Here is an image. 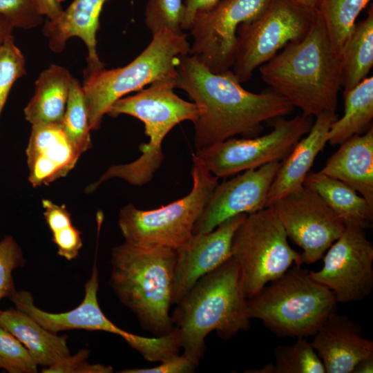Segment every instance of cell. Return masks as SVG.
I'll use <instances>...</instances> for the list:
<instances>
[{
	"instance_id": "obj_1",
	"label": "cell",
	"mask_w": 373,
	"mask_h": 373,
	"mask_svg": "<svg viewBox=\"0 0 373 373\" xmlns=\"http://www.w3.org/2000/svg\"><path fill=\"white\" fill-rule=\"evenodd\" d=\"M175 88L185 91L199 109L194 124L196 151L238 135H254L267 121L283 117L294 108L272 92L245 90L232 70L210 71L194 55L180 57Z\"/></svg>"
},
{
	"instance_id": "obj_2",
	"label": "cell",
	"mask_w": 373,
	"mask_h": 373,
	"mask_svg": "<svg viewBox=\"0 0 373 373\" xmlns=\"http://www.w3.org/2000/svg\"><path fill=\"white\" fill-rule=\"evenodd\" d=\"M262 79L302 114L317 116L336 112L341 87V57L317 12L306 36L287 44L259 67Z\"/></svg>"
},
{
	"instance_id": "obj_3",
	"label": "cell",
	"mask_w": 373,
	"mask_h": 373,
	"mask_svg": "<svg viewBox=\"0 0 373 373\" xmlns=\"http://www.w3.org/2000/svg\"><path fill=\"white\" fill-rule=\"evenodd\" d=\"M171 315L183 354L199 365L213 331L227 340L250 327L240 268L231 256L199 279Z\"/></svg>"
},
{
	"instance_id": "obj_4",
	"label": "cell",
	"mask_w": 373,
	"mask_h": 373,
	"mask_svg": "<svg viewBox=\"0 0 373 373\" xmlns=\"http://www.w3.org/2000/svg\"><path fill=\"white\" fill-rule=\"evenodd\" d=\"M175 250L124 242L112 249L110 285L142 327L160 336L171 332Z\"/></svg>"
},
{
	"instance_id": "obj_5",
	"label": "cell",
	"mask_w": 373,
	"mask_h": 373,
	"mask_svg": "<svg viewBox=\"0 0 373 373\" xmlns=\"http://www.w3.org/2000/svg\"><path fill=\"white\" fill-rule=\"evenodd\" d=\"M337 304L333 293L314 280L307 269L294 265L247 299V313L279 337L307 338L336 311Z\"/></svg>"
},
{
	"instance_id": "obj_6",
	"label": "cell",
	"mask_w": 373,
	"mask_h": 373,
	"mask_svg": "<svg viewBox=\"0 0 373 373\" xmlns=\"http://www.w3.org/2000/svg\"><path fill=\"white\" fill-rule=\"evenodd\" d=\"M190 49L182 32L164 30L153 35L146 48L124 67L86 68L82 88L90 131L99 128L103 117L119 99L155 81L176 77L180 59Z\"/></svg>"
},
{
	"instance_id": "obj_7",
	"label": "cell",
	"mask_w": 373,
	"mask_h": 373,
	"mask_svg": "<svg viewBox=\"0 0 373 373\" xmlns=\"http://www.w3.org/2000/svg\"><path fill=\"white\" fill-rule=\"evenodd\" d=\"M193 186L189 194L152 210L130 203L119 213L118 226L128 244L176 249L193 234V228L212 191L218 184L202 161L193 155Z\"/></svg>"
},
{
	"instance_id": "obj_8",
	"label": "cell",
	"mask_w": 373,
	"mask_h": 373,
	"mask_svg": "<svg viewBox=\"0 0 373 373\" xmlns=\"http://www.w3.org/2000/svg\"><path fill=\"white\" fill-rule=\"evenodd\" d=\"M271 207L247 214L236 230L231 256L239 265L241 285L248 299L267 283L282 276L293 265L303 263Z\"/></svg>"
},
{
	"instance_id": "obj_9",
	"label": "cell",
	"mask_w": 373,
	"mask_h": 373,
	"mask_svg": "<svg viewBox=\"0 0 373 373\" xmlns=\"http://www.w3.org/2000/svg\"><path fill=\"white\" fill-rule=\"evenodd\" d=\"M317 11L290 0H269L255 19L239 26L235 59L231 68L240 83L270 60L287 44L302 40L311 29Z\"/></svg>"
},
{
	"instance_id": "obj_10",
	"label": "cell",
	"mask_w": 373,
	"mask_h": 373,
	"mask_svg": "<svg viewBox=\"0 0 373 373\" xmlns=\"http://www.w3.org/2000/svg\"><path fill=\"white\" fill-rule=\"evenodd\" d=\"M312 116L278 118L269 133L254 138L231 137L195 155L217 178H227L272 162H282L310 130Z\"/></svg>"
},
{
	"instance_id": "obj_11",
	"label": "cell",
	"mask_w": 373,
	"mask_h": 373,
	"mask_svg": "<svg viewBox=\"0 0 373 373\" xmlns=\"http://www.w3.org/2000/svg\"><path fill=\"white\" fill-rule=\"evenodd\" d=\"M269 0H220L211 8L197 14L189 30L193 38L190 53L210 71L231 70L240 25L257 18Z\"/></svg>"
},
{
	"instance_id": "obj_12",
	"label": "cell",
	"mask_w": 373,
	"mask_h": 373,
	"mask_svg": "<svg viewBox=\"0 0 373 373\" xmlns=\"http://www.w3.org/2000/svg\"><path fill=\"white\" fill-rule=\"evenodd\" d=\"M269 207L287 237L302 249L303 263L312 264L323 258L345 228L325 201L304 186Z\"/></svg>"
},
{
	"instance_id": "obj_13",
	"label": "cell",
	"mask_w": 373,
	"mask_h": 373,
	"mask_svg": "<svg viewBox=\"0 0 373 373\" xmlns=\"http://www.w3.org/2000/svg\"><path fill=\"white\" fill-rule=\"evenodd\" d=\"M323 255V266L310 277L329 289L338 303L361 300L373 288V245L365 230L345 227Z\"/></svg>"
},
{
	"instance_id": "obj_14",
	"label": "cell",
	"mask_w": 373,
	"mask_h": 373,
	"mask_svg": "<svg viewBox=\"0 0 373 373\" xmlns=\"http://www.w3.org/2000/svg\"><path fill=\"white\" fill-rule=\"evenodd\" d=\"M282 162H272L222 182L215 187L196 221L193 233H208L234 216L266 207L270 186Z\"/></svg>"
},
{
	"instance_id": "obj_15",
	"label": "cell",
	"mask_w": 373,
	"mask_h": 373,
	"mask_svg": "<svg viewBox=\"0 0 373 373\" xmlns=\"http://www.w3.org/2000/svg\"><path fill=\"white\" fill-rule=\"evenodd\" d=\"M247 214L231 217L208 233H193L175 249L173 305L178 303L204 275L231 257V242Z\"/></svg>"
},
{
	"instance_id": "obj_16",
	"label": "cell",
	"mask_w": 373,
	"mask_h": 373,
	"mask_svg": "<svg viewBox=\"0 0 373 373\" xmlns=\"http://www.w3.org/2000/svg\"><path fill=\"white\" fill-rule=\"evenodd\" d=\"M98 270L96 260L90 278L84 288L82 302L75 308L61 313H50L38 308L32 294L27 291H17L10 297L16 308L26 314L47 330L57 334L70 329L103 331L120 336L128 345L137 335L123 330L111 322L102 311L98 299Z\"/></svg>"
},
{
	"instance_id": "obj_17",
	"label": "cell",
	"mask_w": 373,
	"mask_h": 373,
	"mask_svg": "<svg viewBox=\"0 0 373 373\" xmlns=\"http://www.w3.org/2000/svg\"><path fill=\"white\" fill-rule=\"evenodd\" d=\"M175 88V77L155 81L133 95L119 99L106 115L113 117L128 115L143 123L152 121L171 128L184 121L195 123L199 115L198 107L180 98L174 93Z\"/></svg>"
},
{
	"instance_id": "obj_18",
	"label": "cell",
	"mask_w": 373,
	"mask_h": 373,
	"mask_svg": "<svg viewBox=\"0 0 373 373\" xmlns=\"http://www.w3.org/2000/svg\"><path fill=\"white\" fill-rule=\"evenodd\" d=\"M326 373H352L362 359L373 354V341L361 326L345 315L332 312L310 342Z\"/></svg>"
},
{
	"instance_id": "obj_19",
	"label": "cell",
	"mask_w": 373,
	"mask_h": 373,
	"mask_svg": "<svg viewBox=\"0 0 373 373\" xmlns=\"http://www.w3.org/2000/svg\"><path fill=\"white\" fill-rule=\"evenodd\" d=\"M28 180L34 187L65 177L82 154L68 139L61 125H32L26 150Z\"/></svg>"
},
{
	"instance_id": "obj_20",
	"label": "cell",
	"mask_w": 373,
	"mask_h": 373,
	"mask_svg": "<svg viewBox=\"0 0 373 373\" xmlns=\"http://www.w3.org/2000/svg\"><path fill=\"white\" fill-rule=\"evenodd\" d=\"M110 0H73L54 20L47 19L42 28L48 39L50 49L61 52L66 41L73 37L80 38L88 50L87 69L104 68L97 51V32L99 28V17L104 5Z\"/></svg>"
},
{
	"instance_id": "obj_21",
	"label": "cell",
	"mask_w": 373,
	"mask_h": 373,
	"mask_svg": "<svg viewBox=\"0 0 373 373\" xmlns=\"http://www.w3.org/2000/svg\"><path fill=\"white\" fill-rule=\"evenodd\" d=\"M338 118L336 112H323L316 116L309 131L294 146L283 160L270 186L266 207L277 200L300 189L317 155L328 142L332 123Z\"/></svg>"
},
{
	"instance_id": "obj_22",
	"label": "cell",
	"mask_w": 373,
	"mask_h": 373,
	"mask_svg": "<svg viewBox=\"0 0 373 373\" xmlns=\"http://www.w3.org/2000/svg\"><path fill=\"white\" fill-rule=\"evenodd\" d=\"M320 171L347 184L373 205V126L340 144Z\"/></svg>"
},
{
	"instance_id": "obj_23",
	"label": "cell",
	"mask_w": 373,
	"mask_h": 373,
	"mask_svg": "<svg viewBox=\"0 0 373 373\" xmlns=\"http://www.w3.org/2000/svg\"><path fill=\"white\" fill-rule=\"evenodd\" d=\"M0 326L26 347L37 365L47 367L70 355L66 336L47 330L17 308L1 311Z\"/></svg>"
},
{
	"instance_id": "obj_24",
	"label": "cell",
	"mask_w": 373,
	"mask_h": 373,
	"mask_svg": "<svg viewBox=\"0 0 373 373\" xmlns=\"http://www.w3.org/2000/svg\"><path fill=\"white\" fill-rule=\"evenodd\" d=\"M303 186L318 194L345 227L366 230L372 227L373 205L344 182L321 171L309 172Z\"/></svg>"
},
{
	"instance_id": "obj_25",
	"label": "cell",
	"mask_w": 373,
	"mask_h": 373,
	"mask_svg": "<svg viewBox=\"0 0 373 373\" xmlns=\"http://www.w3.org/2000/svg\"><path fill=\"white\" fill-rule=\"evenodd\" d=\"M72 75L65 67L51 64L35 82V93L23 109L31 125H61Z\"/></svg>"
},
{
	"instance_id": "obj_26",
	"label": "cell",
	"mask_w": 373,
	"mask_h": 373,
	"mask_svg": "<svg viewBox=\"0 0 373 373\" xmlns=\"http://www.w3.org/2000/svg\"><path fill=\"white\" fill-rule=\"evenodd\" d=\"M343 94L344 115L332 123L328 133V142L333 146L361 135L372 126L373 77H367Z\"/></svg>"
},
{
	"instance_id": "obj_27",
	"label": "cell",
	"mask_w": 373,
	"mask_h": 373,
	"mask_svg": "<svg viewBox=\"0 0 373 373\" xmlns=\"http://www.w3.org/2000/svg\"><path fill=\"white\" fill-rule=\"evenodd\" d=\"M341 86L346 92L367 77L373 66V10L356 23L341 53Z\"/></svg>"
},
{
	"instance_id": "obj_28",
	"label": "cell",
	"mask_w": 373,
	"mask_h": 373,
	"mask_svg": "<svg viewBox=\"0 0 373 373\" xmlns=\"http://www.w3.org/2000/svg\"><path fill=\"white\" fill-rule=\"evenodd\" d=\"M371 0H321L316 10L335 51L341 57L356 19Z\"/></svg>"
},
{
	"instance_id": "obj_29",
	"label": "cell",
	"mask_w": 373,
	"mask_h": 373,
	"mask_svg": "<svg viewBox=\"0 0 373 373\" xmlns=\"http://www.w3.org/2000/svg\"><path fill=\"white\" fill-rule=\"evenodd\" d=\"M274 363L247 373H325L323 364L307 338H297L291 345H278L274 350Z\"/></svg>"
},
{
	"instance_id": "obj_30",
	"label": "cell",
	"mask_w": 373,
	"mask_h": 373,
	"mask_svg": "<svg viewBox=\"0 0 373 373\" xmlns=\"http://www.w3.org/2000/svg\"><path fill=\"white\" fill-rule=\"evenodd\" d=\"M61 128L70 142L82 153L91 148V131L82 84L72 76Z\"/></svg>"
},
{
	"instance_id": "obj_31",
	"label": "cell",
	"mask_w": 373,
	"mask_h": 373,
	"mask_svg": "<svg viewBox=\"0 0 373 373\" xmlns=\"http://www.w3.org/2000/svg\"><path fill=\"white\" fill-rule=\"evenodd\" d=\"M184 15L182 0H149L145 8V23L153 35L164 30L180 33Z\"/></svg>"
},
{
	"instance_id": "obj_32",
	"label": "cell",
	"mask_w": 373,
	"mask_h": 373,
	"mask_svg": "<svg viewBox=\"0 0 373 373\" xmlns=\"http://www.w3.org/2000/svg\"><path fill=\"white\" fill-rule=\"evenodd\" d=\"M26 74L25 57L11 35L0 46V118L11 88Z\"/></svg>"
},
{
	"instance_id": "obj_33",
	"label": "cell",
	"mask_w": 373,
	"mask_h": 373,
	"mask_svg": "<svg viewBox=\"0 0 373 373\" xmlns=\"http://www.w3.org/2000/svg\"><path fill=\"white\" fill-rule=\"evenodd\" d=\"M10 373H35V363L26 347L0 326V369Z\"/></svg>"
},
{
	"instance_id": "obj_34",
	"label": "cell",
	"mask_w": 373,
	"mask_h": 373,
	"mask_svg": "<svg viewBox=\"0 0 373 373\" xmlns=\"http://www.w3.org/2000/svg\"><path fill=\"white\" fill-rule=\"evenodd\" d=\"M24 265L22 251L15 239L10 236L3 238L0 240V300L10 298L15 293L12 272Z\"/></svg>"
},
{
	"instance_id": "obj_35",
	"label": "cell",
	"mask_w": 373,
	"mask_h": 373,
	"mask_svg": "<svg viewBox=\"0 0 373 373\" xmlns=\"http://www.w3.org/2000/svg\"><path fill=\"white\" fill-rule=\"evenodd\" d=\"M0 15L13 26L30 30L41 24L43 16L35 8L32 0H0Z\"/></svg>"
},
{
	"instance_id": "obj_36",
	"label": "cell",
	"mask_w": 373,
	"mask_h": 373,
	"mask_svg": "<svg viewBox=\"0 0 373 373\" xmlns=\"http://www.w3.org/2000/svg\"><path fill=\"white\" fill-rule=\"evenodd\" d=\"M89 351L79 350L76 354L68 356L55 364L42 369L44 373H111L113 368L103 364H90L86 358Z\"/></svg>"
},
{
	"instance_id": "obj_37",
	"label": "cell",
	"mask_w": 373,
	"mask_h": 373,
	"mask_svg": "<svg viewBox=\"0 0 373 373\" xmlns=\"http://www.w3.org/2000/svg\"><path fill=\"white\" fill-rule=\"evenodd\" d=\"M50 229L58 255L67 260L76 258L82 247V240L81 232L72 224V221L59 224Z\"/></svg>"
},
{
	"instance_id": "obj_38",
	"label": "cell",
	"mask_w": 373,
	"mask_h": 373,
	"mask_svg": "<svg viewBox=\"0 0 373 373\" xmlns=\"http://www.w3.org/2000/svg\"><path fill=\"white\" fill-rule=\"evenodd\" d=\"M186 355L180 353L172 355L160 362L157 366L149 368L126 369L121 373H191L198 366Z\"/></svg>"
},
{
	"instance_id": "obj_39",
	"label": "cell",
	"mask_w": 373,
	"mask_h": 373,
	"mask_svg": "<svg viewBox=\"0 0 373 373\" xmlns=\"http://www.w3.org/2000/svg\"><path fill=\"white\" fill-rule=\"evenodd\" d=\"M220 0H186L185 15L182 24V29L189 30L195 16L199 12L206 11Z\"/></svg>"
},
{
	"instance_id": "obj_40",
	"label": "cell",
	"mask_w": 373,
	"mask_h": 373,
	"mask_svg": "<svg viewBox=\"0 0 373 373\" xmlns=\"http://www.w3.org/2000/svg\"><path fill=\"white\" fill-rule=\"evenodd\" d=\"M36 10L47 19L54 20L59 17L64 11L61 0H32Z\"/></svg>"
},
{
	"instance_id": "obj_41",
	"label": "cell",
	"mask_w": 373,
	"mask_h": 373,
	"mask_svg": "<svg viewBox=\"0 0 373 373\" xmlns=\"http://www.w3.org/2000/svg\"><path fill=\"white\" fill-rule=\"evenodd\" d=\"M14 28L8 19L0 15V46L8 37L12 35Z\"/></svg>"
},
{
	"instance_id": "obj_42",
	"label": "cell",
	"mask_w": 373,
	"mask_h": 373,
	"mask_svg": "<svg viewBox=\"0 0 373 373\" xmlns=\"http://www.w3.org/2000/svg\"><path fill=\"white\" fill-rule=\"evenodd\" d=\"M373 372V354L360 361L354 367L352 373Z\"/></svg>"
},
{
	"instance_id": "obj_43",
	"label": "cell",
	"mask_w": 373,
	"mask_h": 373,
	"mask_svg": "<svg viewBox=\"0 0 373 373\" xmlns=\"http://www.w3.org/2000/svg\"><path fill=\"white\" fill-rule=\"evenodd\" d=\"M295 4L300 6L303 8L317 10L318 6L321 2V0H290Z\"/></svg>"
}]
</instances>
